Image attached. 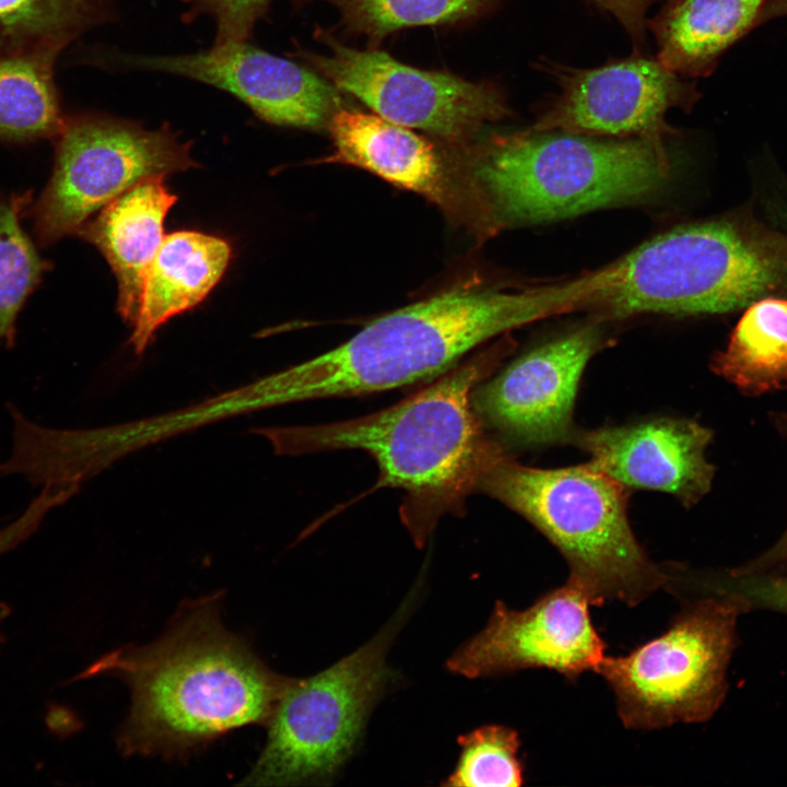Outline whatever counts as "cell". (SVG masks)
<instances>
[{
  "instance_id": "obj_1",
  "label": "cell",
  "mask_w": 787,
  "mask_h": 787,
  "mask_svg": "<svg viewBox=\"0 0 787 787\" xmlns=\"http://www.w3.org/2000/svg\"><path fill=\"white\" fill-rule=\"evenodd\" d=\"M220 608L219 594L184 603L160 638L116 648L84 672L115 676L129 688L118 736L125 754L183 755L270 720L292 678L272 671L226 630Z\"/></svg>"
},
{
  "instance_id": "obj_2",
  "label": "cell",
  "mask_w": 787,
  "mask_h": 787,
  "mask_svg": "<svg viewBox=\"0 0 787 787\" xmlns=\"http://www.w3.org/2000/svg\"><path fill=\"white\" fill-rule=\"evenodd\" d=\"M505 336L432 384L376 412L338 422L263 431L285 455L357 449L377 463V488L406 492L400 517L418 548L437 521L461 512L504 453L472 404L474 389L510 354Z\"/></svg>"
},
{
  "instance_id": "obj_3",
  "label": "cell",
  "mask_w": 787,
  "mask_h": 787,
  "mask_svg": "<svg viewBox=\"0 0 787 787\" xmlns=\"http://www.w3.org/2000/svg\"><path fill=\"white\" fill-rule=\"evenodd\" d=\"M569 280L517 290L461 285L388 313L339 346L267 380L272 402L386 391L446 373L504 332L572 313Z\"/></svg>"
},
{
  "instance_id": "obj_4",
  "label": "cell",
  "mask_w": 787,
  "mask_h": 787,
  "mask_svg": "<svg viewBox=\"0 0 787 787\" xmlns=\"http://www.w3.org/2000/svg\"><path fill=\"white\" fill-rule=\"evenodd\" d=\"M663 140L565 132L494 134L471 148L463 179L482 237L644 201L669 181Z\"/></svg>"
},
{
  "instance_id": "obj_5",
  "label": "cell",
  "mask_w": 787,
  "mask_h": 787,
  "mask_svg": "<svg viewBox=\"0 0 787 787\" xmlns=\"http://www.w3.org/2000/svg\"><path fill=\"white\" fill-rule=\"evenodd\" d=\"M477 490L530 521L566 560L567 580L591 604L618 600L636 606L670 574L649 560L627 520V488L594 463L559 469L522 466L506 454Z\"/></svg>"
},
{
  "instance_id": "obj_6",
  "label": "cell",
  "mask_w": 787,
  "mask_h": 787,
  "mask_svg": "<svg viewBox=\"0 0 787 787\" xmlns=\"http://www.w3.org/2000/svg\"><path fill=\"white\" fill-rule=\"evenodd\" d=\"M785 270L772 245L733 223L681 225L588 271L578 312L600 320L725 313L776 287Z\"/></svg>"
},
{
  "instance_id": "obj_7",
  "label": "cell",
  "mask_w": 787,
  "mask_h": 787,
  "mask_svg": "<svg viewBox=\"0 0 787 787\" xmlns=\"http://www.w3.org/2000/svg\"><path fill=\"white\" fill-rule=\"evenodd\" d=\"M421 588L420 582L412 587L365 645L317 674L291 680L267 724L266 744L240 785H322L334 778L393 678L387 654Z\"/></svg>"
},
{
  "instance_id": "obj_8",
  "label": "cell",
  "mask_w": 787,
  "mask_h": 787,
  "mask_svg": "<svg viewBox=\"0 0 787 787\" xmlns=\"http://www.w3.org/2000/svg\"><path fill=\"white\" fill-rule=\"evenodd\" d=\"M743 606L710 595L689 603L661 635L619 657L604 656L597 673L611 686L622 724L657 729L708 719L726 693V670Z\"/></svg>"
},
{
  "instance_id": "obj_9",
  "label": "cell",
  "mask_w": 787,
  "mask_h": 787,
  "mask_svg": "<svg viewBox=\"0 0 787 787\" xmlns=\"http://www.w3.org/2000/svg\"><path fill=\"white\" fill-rule=\"evenodd\" d=\"M56 140L52 175L32 209L42 245L77 234L87 219L139 181L196 166L190 142L164 125H141L102 113L67 116Z\"/></svg>"
},
{
  "instance_id": "obj_10",
  "label": "cell",
  "mask_w": 787,
  "mask_h": 787,
  "mask_svg": "<svg viewBox=\"0 0 787 787\" xmlns=\"http://www.w3.org/2000/svg\"><path fill=\"white\" fill-rule=\"evenodd\" d=\"M329 52H299L339 90L395 124L467 145L482 128L510 115L502 91L456 75L409 67L378 50H360L325 36Z\"/></svg>"
},
{
  "instance_id": "obj_11",
  "label": "cell",
  "mask_w": 787,
  "mask_h": 787,
  "mask_svg": "<svg viewBox=\"0 0 787 787\" xmlns=\"http://www.w3.org/2000/svg\"><path fill=\"white\" fill-rule=\"evenodd\" d=\"M540 68L557 90L540 105L532 132H565L608 138L665 140L674 133L666 115L697 101L694 84L657 58L638 55L597 68H573L550 61Z\"/></svg>"
},
{
  "instance_id": "obj_12",
  "label": "cell",
  "mask_w": 787,
  "mask_h": 787,
  "mask_svg": "<svg viewBox=\"0 0 787 787\" xmlns=\"http://www.w3.org/2000/svg\"><path fill=\"white\" fill-rule=\"evenodd\" d=\"M89 61L104 69L158 72L208 84L279 126L321 129L340 107L338 91L317 73L248 42L213 44L207 50L181 55L95 49Z\"/></svg>"
},
{
  "instance_id": "obj_13",
  "label": "cell",
  "mask_w": 787,
  "mask_h": 787,
  "mask_svg": "<svg viewBox=\"0 0 787 787\" xmlns=\"http://www.w3.org/2000/svg\"><path fill=\"white\" fill-rule=\"evenodd\" d=\"M590 604L568 580L525 610L496 601L485 627L455 650L446 668L470 679L529 668L551 669L567 679L597 671L606 645L591 622Z\"/></svg>"
},
{
  "instance_id": "obj_14",
  "label": "cell",
  "mask_w": 787,
  "mask_h": 787,
  "mask_svg": "<svg viewBox=\"0 0 787 787\" xmlns=\"http://www.w3.org/2000/svg\"><path fill=\"white\" fill-rule=\"evenodd\" d=\"M603 341L597 324L585 325L531 349L482 381L472 404L484 426L520 447L572 443L579 379Z\"/></svg>"
},
{
  "instance_id": "obj_15",
  "label": "cell",
  "mask_w": 787,
  "mask_h": 787,
  "mask_svg": "<svg viewBox=\"0 0 787 787\" xmlns=\"http://www.w3.org/2000/svg\"><path fill=\"white\" fill-rule=\"evenodd\" d=\"M710 438L696 422L655 419L576 431L572 443L625 488L667 492L690 506L710 488L714 469L705 458Z\"/></svg>"
},
{
  "instance_id": "obj_16",
  "label": "cell",
  "mask_w": 787,
  "mask_h": 787,
  "mask_svg": "<svg viewBox=\"0 0 787 787\" xmlns=\"http://www.w3.org/2000/svg\"><path fill=\"white\" fill-rule=\"evenodd\" d=\"M328 128L333 152L324 162L363 168L426 198L474 231L475 213L467 186L425 138L377 114L343 107L333 113Z\"/></svg>"
},
{
  "instance_id": "obj_17",
  "label": "cell",
  "mask_w": 787,
  "mask_h": 787,
  "mask_svg": "<svg viewBox=\"0 0 787 787\" xmlns=\"http://www.w3.org/2000/svg\"><path fill=\"white\" fill-rule=\"evenodd\" d=\"M164 177H149L127 189L77 233L97 247L111 267L118 282L117 308L131 327L148 269L165 237L164 220L177 200Z\"/></svg>"
},
{
  "instance_id": "obj_18",
  "label": "cell",
  "mask_w": 787,
  "mask_h": 787,
  "mask_svg": "<svg viewBox=\"0 0 787 787\" xmlns=\"http://www.w3.org/2000/svg\"><path fill=\"white\" fill-rule=\"evenodd\" d=\"M230 244L195 231L165 235L144 279L130 343L141 354L154 332L173 316L202 302L224 274Z\"/></svg>"
},
{
  "instance_id": "obj_19",
  "label": "cell",
  "mask_w": 787,
  "mask_h": 787,
  "mask_svg": "<svg viewBox=\"0 0 787 787\" xmlns=\"http://www.w3.org/2000/svg\"><path fill=\"white\" fill-rule=\"evenodd\" d=\"M767 0H668L648 28L656 58L684 78L708 75L720 56L759 25Z\"/></svg>"
},
{
  "instance_id": "obj_20",
  "label": "cell",
  "mask_w": 787,
  "mask_h": 787,
  "mask_svg": "<svg viewBox=\"0 0 787 787\" xmlns=\"http://www.w3.org/2000/svg\"><path fill=\"white\" fill-rule=\"evenodd\" d=\"M52 54L0 56V142L56 139L66 117Z\"/></svg>"
},
{
  "instance_id": "obj_21",
  "label": "cell",
  "mask_w": 787,
  "mask_h": 787,
  "mask_svg": "<svg viewBox=\"0 0 787 787\" xmlns=\"http://www.w3.org/2000/svg\"><path fill=\"white\" fill-rule=\"evenodd\" d=\"M713 369L750 393L787 386V299L753 303L735 327Z\"/></svg>"
},
{
  "instance_id": "obj_22",
  "label": "cell",
  "mask_w": 787,
  "mask_h": 787,
  "mask_svg": "<svg viewBox=\"0 0 787 787\" xmlns=\"http://www.w3.org/2000/svg\"><path fill=\"white\" fill-rule=\"evenodd\" d=\"M116 0H0V56L60 54L114 17Z\"/></svg>"
},
{
  "instance_id": "obj_23",
  "label": "cell",
  "mask_w": 787,
  "mask_h": 787,
  "mask_svg": "<svg viewBox=\"0 0 787 787\" xmlns=\"http://www.w3.org/2000/svg\"><path fill=\"white\" fill-rule=\"evenodd\" d=\"M31 196L0 197V344L7 349L15 344L20 310L49 268L21 225Z\"/></svg>"
},
{
  "instance_id": "obj_24",
  "label": "cell",
  "mask_w": 787,
  "mask_h": 787,
  "mask_svg": "<svg viewBox=\"0 0 787 787\" xmlns=\"http://www.w3.org/2000/svg\"><path fill=\"white\" fill-rule=\"evenodd\" d=\"M350 31L378 39L400 28L478 16L497 0H331Z\"/></svg>"
},
{
  "instance_id": "obj_25",
  "label": "cell",
  "mask_w": 787,
  "mask_h": 787,
  "mask_svg": "<svg viewBox=\"0 0 787 787\" xmlns=\"http://www.w3.org/2000/svg\"><path fill=\"white\" fill-rule=\"evenodd\" d=\"M461 752L453 773L442 785L449 787H518L522 765L518 733L506 726H481L458 738Z\"/></svg>"
},
{
  "instance_id": "obj_26",
  "label": "cell",
  "mask_w": 787,
  "mask_h": 787,
  "mask_svg": "<svg viewBox=\"0 0 787 787\" xmlns=\"http://www.w3.org/2000/svg\"><path fill=\"white\" fill-rule=\"evenodd\" d=\"M185 16H208L215 26L214 44L248 42L274 0H180Z\"/></svg>"
},
{
  "instance_id": "obj_27",
  "label": "cell",
  "mask_w": 787,
  "mask_h": 787,
  "mask_svg": "<svg viewBox=\"0 0 787 787\" xmlns=\"http://www.w3.org/2000/svg\"><path fill=\"white\" fill-rule=\"evenodd\" d=\"M709 588L715 594L735 598L743 607L787 613V576L732 573L727 579L709 584Z\"/></svg>"
},
{
  "instance_id": "obj_28",
  "label": "cell",
  "mask_w": 787,
  "mask_h": 787,
  "mask_svg": "<svg viewBox=\"0 0 787 787\" xmlns=\"http://www.w3.org/2000/svg\"><path fill=\"white\" fill-rule=\"evenodd\" d=\"M612 15L625 30L636 50L643 48L649 20L647 13L657 0H590Z\"/></svg>"
},
{
  "instance_id": "obj_29",
  "label": "cell",
  "mask_w": 787,
  "mask_h": 787,
  "mask_svg": "<svg viewBox=\"0 0 787 787\" xmlns=\"http://www.w3.org/2000/svg\"><path fill=\"white\" fill-rule=\"evenodd\" d=\"M776 566L787 569V532L761 559L735 572L740 574H755Z\"/></svg>"
},
{
  "instance_id": "obj_30",
  "label": "cell",
  "mask_w": 787,
  "mask_h": 787,
  "mask_svg": "<svg viewBox=\"0 0 787 787\" xmlns=\"http://www.w3.org/2000/svg\"><path fill=\"white\" fill-rule=\"evenodd\" d=\"M784 15H787V0H767L760 14L759 25Z\"/></svg>"
}]
</instances>
